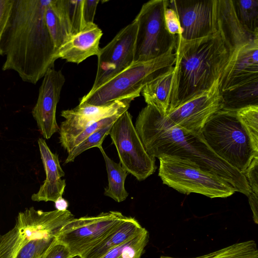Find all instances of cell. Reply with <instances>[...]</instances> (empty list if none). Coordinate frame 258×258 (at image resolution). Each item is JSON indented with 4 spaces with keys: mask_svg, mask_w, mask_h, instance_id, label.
I'll return each mask as SVG.
<instances>
[{
    "mask_svg": "<svg viewBox=\"0 0 258 258\" xmlns=\"http://www.w3.org/2000/svg\"><path fill=\"white\" fill-rule=\"evenodd\" d=\"M248 201L253 214V219L258 224V194L250 192L248 196Z\"/></svg>",
    "mask_w": 258,
    "mask_h": 258,
    "instance_id": "36",
    "label": "cell"
},
{
    "mask_svg": "<svg viewBox=\"0 0 258 258\" xmlns=\"http://www.w3.org/2000/svg\"><path fill=\"white\" fill-rule=\"evenodd\" d=\"M98 149L104 159L108 176V184L105 188L104 195L117 202H121L125 200L128 195L124 187L128 173L120 163L115 162L107 155L102 146Z\"/></svg>",
    "mask_w": 258,
    "mask_h": 258,
    "instance_id": "23",
    "label": "cell"
},
{
    "mask_svg": "<svg viewBox=\"0 0 258 258\" xmlns=\"http://www.w3.org/2000/svg\"><path fill=\"white\" fill-rule=\"evenodd\" d=\"M55 238H42L30 240L17 253L15 258H40Z\"/></svg>",
    "mask_w": 258,
    "mask_h": 258,
    "instance_id": "30",
    "label": "cell"
},
{
    "mask_svg": "<svg viewBox=\"0 0 258 258\" xmlns=\"http://www.w3.org/2000/svg\"><path fill=\"white\" fill-rule=\"evenodd\" d=\"M2 236L1 234H0V241H1V238H2Z\"/></svg>",
    "mask_w": 258,
    "mask_h": 258,
    "instance_id": "39",
    "label": "cell"
},
{
    "mask_svg": "<svg viewBox=\"0 0 258 258\" xmlns=\"http://www.w3.org/2000/svg\"><path fill=\"white\" fill-rule=\"evenodd\" d=\"M50 0H14L0 43L6 56L2 70L16 72L23 81L35 84L53 68L57 50L46 26Z\"/></svg>",
    "mask_w": 258,
    "mask_h": 258,
    "instance_id": "1",
    "label": "cell"
},
{
    "mask_svg": "<svg viewBox=\"0 0 258 258\" xmlns=\"http://www.w3.org/2000/svg\"><path fill=\"white\" fill-rule=\"evenodd\" d=\"M222 108L223 100L218 79L208 90L162 116L164 120L170 124L201 135L208 119Z\"/></svg>",
    "mask_w": 258,
    "mask_h": 258,
    "instance_id": "12",
    "label": "cell"
},
{
    "mask_svg": "<svg viewBox=\"0 0 258 258\" xmlns=\"http://www.w3.org/2000/svg\"><path fill=\"white\" fill-rule=\"evenodd\" d=\"M51 1L45 11V20L48 30L57 51L69 36L62 24L51 5Z\"/></svg>",
    "mask_w": 258,
    "mask_h": 258,
    "instance_id": "28",
    "label": "cell"
},
{
    "mask_svg": "<svg viewBox=\"0 0 258 258\" xmlns=\"http://www.w3.org/2000/svg\"><path fill=\"white\" fill-rule=\"evenodd\" d=\"M137 24L133 20L122 28L97 55V70L90 91L98 88L134 62Z\"/></svg>",
    "mask_w": 258,
    "mask_h": 258,
    "instance_id": "11",
    "label": "cell"
},
{
    "mask_svg": "<svg viewBox=\"0 0 258 258\" xmlns=\"http://www.w3.org/2000/svg\"><path fill=\"white\" fill-rule=\"evenodd\" d=\"M113 123L98 128L79 145L74 148L71 152L68 153L65 163L67 164L73 162L77 156L89 149L94 147L98 148L102 146L103 142L106 137L108 135Z\"/></svg>",
    "mask_w": 258,
    "mask_h": 258,
    "instance_id": "27",
    "label": "cell"
},
{
    "mask_svg": "<svg viewBox=\"0 0 258 258\" xmlns=\"http://www.w3.org/2000/svg\"><path fill=\"white\" fill-rule=\"evenodd\" d=\"M74 218L68 210L45 212L26 208L19 213L14 228L2 236L0 258H15L30 240L55 238L63 226Z\"/></svg>",
    "mask_w": 258,
    "mask_h": 258,
    "instance_id": "7",
    "label": "cell"
},
{
    "mask_svg": "<svg viewBox=\"0 0 258 258\" xmlns=\"http://www.w3.org/2000/svg\"><path fill=\"white\" fill-rule=\"evenodd\" d=\"M66 79L61 70L49 69L43 77L32 115L43 138L50 139L59 131L56 109Z\"/></svg>",
    "mask_w": 258,
    "mask_h": 258,
    "instance_id": "14",
    "label": "cell"
},
{
    "mask_svg": "<svg viewBox=\"0 0 258 258\" xmlns=\"http://www.w3.org/2000/svg\"><path fill=\"white\" fill-rule=\"evenodd\" d=\"M160 258H184L162 255ZM186 258H258L256 244L253 240L236 243L203 255Z\"/></svg>",
    "mask_w": 258,
    "mask_h": 258,
    "instance_id": "24",
    "label": "cell"
},
{
    "mask_svg": "<svg viewBox=\"0 0 258 258\" xmlns=\"http://www.w3.org/2000/svg\"><path fill=\"white\" fill-rule=\"evenodd\" d=\"M175 45L176 43L165 53L157 58L133 62L98 88L90 91L82 97L79 104L100 106L118 100L139 97L147 83L174 66Z\"/></svg>",
    "mask_w": 258,
    "mask_h": 258,
    "instance_id": "5",
    "label": "cell"
},
{
    "mask_svg": "<svg viewBox=\"0 0 258 258\" xmlns=\"http://www.w3.org/2000/svg\"><path fill=\"white\" fill-rule=\"evenodd\" d=\"M152 157H175L191 161L201 168L222 177L238 191L248 196L250 189L244 175L216 155L202 134L169 124L156 109L147 105L140 112L135 126Z\"/></svg>",
    "mask_w": 258,
    "mask_h": 258,
    "instance_id": "2",
    "label": "cell"
},
{
    "mask_svg": "<svg viewBox=\"0 0 258 258\" xmlns=\"http://www.w3.org/2000/svg\"><path fill=\"white\" fill-rule=\"evenodd\" d=\"M72 256L68 248L54 240L40 258H70Z\"/></svg>",
    "mask_w": 258,
    "mask_h": 258,
    "instance_id": "33",
    "label": "cell"
},
{
    "mask_svg": "<svg viewBox=\"0 0 258 258\" xmlns=\"http://www.w3.org/2000/svg\"><path fill=\"white\" fill-rule=\"evenodd\" d=\"M174 82V68L147 83L141 93L148 105L156 109L161 114L167 113Z\"/></svg>",
    "mask_w": 258,
    "mask_h": 258,
    "instance_id": "20",
    "label": "cell"
},
{
    "mask_svg": "<svg viewBox=\"0 0 258 258\" xmlns=\"http://www.w3.org/2000/svg\"><path fill=\"white\" fill-rule=\"evenodd\" d=\"M38 144L46 178L38 191L31 196V200L35 202H55L59 198L62 197L66 182L65 179L61 178L65 173L60 165L57 154L52 152L45 140L38 139Z\"/></svg>",
    "mask_w": 258,
    "mask_h": 258,
    "instance_id": "16",
    "label": "cell"
},
{
    "mask_svg": "<svg viewBox=\"0 0 258 258\" xmlns=\"http://www.w3.org/2000/svg\"><path fill=\"white\" fill-rule=\"evenodd\" d=\"M202 135L216 155L243 174L258 155L236 110L217 111L205 124Z\"/></svg>",
    "mask_w": 258,
    "mask_h": 258,
    "instance_id": "4",
    "label": "cell"
},
{
    "mask_svg": "<svg viewBox=\"0 0 258 258\" xmlns=\"http://www.w3.org/2000/svg\"><path fill=\"white\" fill-rule=\"evenodd\" d=\"M218 0H171L168 7L177 13L182 30L179 35L192 40L211 35L217 31Z\"/></svg>",
    "mask_w": 258,
    "mask_h": 258,
    "instance_id": "13",
    "label": "cell"
},
{
    "mask_svg": "<svg viewBox=\"0 0 258 258\" xmlns=\"http://www.w3.org/2000/svg\"><path fill=\"white\" fill-rule=\"evenodd\" d=\"M54 203L56 210L61 211H64L68 210V203L62 197L59 198Z\"/></svg>",
    "mask_w": 258,
    "mask_h": 258,
    "instance_id": "37",
    "label": "cell"
},
{
    "mask_svg": "<svg viewBox=\"0 0 258 258\" xmlns=\"http://www.w3.org/2000/svg\"><path fill=\"white\" fill-rule=\"evenodd\" d=\"M258 78V37L238 48L219 79L220 92Z\"/></svg>",
    "mask_w": 258,
    "mask_h": 258,
    "instance_id": "15",
    "label": "cell"
},
{
    "mask_svg": "<svg viewBox=\"0 0 258 258\" xmlns=\"http://www.w3.org/2000/svg\"><path fill=\"white\" fill-rule=\"evenodd\" d=\"M102 35L94 23L86 24L81 31L68 37L57 51V59L79 64L91 56H97Z\"/></svg>",
    "mask_w": 258,
    "mask_h": 258,
    "instance_id": "17",
    "label": "cell"
},
{
    "mask_svg": "<svg viewBox=\"0 0 258 258\" xmlns=\"http://www.w3.org/2000/svg\"><path fill=\"white\" fill-rule=\"evenodd\" d=\"M149 240L144 229L133 238L111 249L101 258H141Z\"/></svg>",
    "mask_w": 258,
    "mask_h": 258,
    "instance_id": "25",
    "label": "cell"
},
{
    "mask_svg": "<svg viewBox=\"0 0 258 258\" xmlns=\"http://www.w3.org/2000/svg\"><path fill=\"white\" fill-rule=\"evenodd\" d=\"M158 159V175L163 183L180 193H197L215 198H227L236 191L222 177L191 161L168 156Z\"/></svg>",
    "mask_w": 258,
    "mask_h": 258,
    "instance_id": "6",
    "label": "cell"
},
{
    "mask_svg": "<svg viewBox=\"0 0 258 258\" xmlns=\"http://www.w3.org/2000/svg\"><path fill=\"white\" fill-rule=\"evenodd\" d=\"M244 175L247 181L250 191L258 194V155L253 158Z\"/></svg>",
    "mask_w": 258,
    "mask_h": 258,
    "instance_id": "32",
    "label": "cell"
},
{
    "mask_svg": "<svg viewBox=\"0 0 258 258\" xmlns=\"http://www.w3.org/2000/svg\"><path fill=\"white\" fill-rule=\"evenodd\" d=\"M236 114L258 151V105L249 106L236 110Z\"/></svg>",
    "mask_w": 258,
    "mask_h": 258,
    "instance_id": "29",
    "label": "cell"
},
{
    "mask_svg": "<svg viewBox=\"0 0 258 258\" xmlns=\"http://www.w3.org/2000/svg\"><path fill=\"white\" fill-rule=\"evenodd\" d=\"M14 0H0V43L8 22ZM0 55H2L0 48Z\"/></svg>",
    "mask_w": 258,
    "mask_h": 258,
    "instance_id": "34",
    "label": "cell"
},
{
    "mask_svg": "<svg viewBox=\"0 0 258 258\" xmlns=\"http://www.w3.org/2000/svg\"><path fill=\"white\" fill-rule=\"evenodd\" d=\"M144 229L132 217H126L116 228L81 258H101L107 252L130 240Z\"/></svg>",
    "mask_w": 258,
    "mask_h": 258,
    "instance_id": "19",
    "label": "cell"
},
{
    "mask_svg": "<svg viewBox=\"0 0 258 258\" xmlns=\"http://www.w3.org/2000/svg\"><path fill=\"white\" fill-rule=\"evenodd\" d=\"M70 258H81V257L79 256H72Z\"/></svg>",
    "mask_w": 258,
    "mask_h": 258,
    "instance_id": "38",
    "label": "cell"
},
{
    "mask_svg": "<svg viewBox=\"0 0 258 258\" xmlns=\"http://www.w3.org/2000/svg\"><path fill=\"white\" fill-rule=\"evenodd\" d=\"M126 216L118 211L74 218L61 228L55 240L66 246L72 256H81L103 239Z\"/></svg>",
    "mask_w": 258,
    "mask_h": 258,
    "instance_id": "9",
    "label": "cell"
},
{
    "mask_svg": "<svg viewBox=\"0 0 258 258\" xmlns=\"http://www.w3.org/2000/svg\"><path fill=\"white\" fill-rule=\"evenodd\" d=\"M168 0H151L143 5L134 19L137 24L134 62L157 58L168 51L176 41L177 36L167 30L164 13Z\"/></svg>",
    "mask_w": 258,
    "mask_h": 258,
    "instance_id": "8",
    "label": "cell"
},
{
    "mask_svg": "<svg viewBox=\"0 0 258 258\" xmlns=\"http://www.w3.org/2000/svg\"><path fill=\"white\" fill-rule=\"evenodd\" d=\"M175 52L174 82L167 112L208 90L220 79L231 56L218 30L192 40L177 35Z\"/></svg>",
    "mask_w": 258,
    "mask_h": 258,
    "instance_id": "3",
    "label": "cell"
},
{
    "mask_svg": "<svg viewBox=\"0 0 258 258\" xmlns=\"http://www.w3.org/2000/svg\"><path fill=\"white\" fill-rule=\"evenodd\" d=\"M222 109L237 110L252 105H258V78L220 92Z\"/></svg>",
    "mask_w": 258,
    "mask_h": 258,
    "instance_id": "22",
    "label": "cell"
},
{
    "mask_svg": "<svg viewBox=\"0 0 258 258\" xmlns=\"http://www.w3.org/2000/svg\"><path fill=\"white\" fill-rule=\"evenodd\" d=\"M108 135L117 150L119 163L128 173L142 181L154 173L155 158L147 152L127 110L113 123Z\"/></svg>",
    "mask_w": 258,
    "mask_h": 258,
    "instance_id": "10",
    "label": "cell"
},
{
    "mask_svg": "<svg viewBox=\"0 0 258 258\" xmlns=\"http://www.w3.org/2000/svg\"><path fill=\"white\" fill-rule=\"evenodd\" d=\"M83 0H51V5L68 36L75 34L85 26L83 17Z\"/></svg>",
    "mask_w": 258,
    "mask_h": 258,
    "instance_id": "21",
    "label": "cell"
},
{
    "mask_svg": "<svg viewBox=\"0 0 258 258\" xmlns=\"http://www.w3.org/2000/svg\"><path fill=\"white\" fill-rule=\"evenodd\" d=\"M236 17L248 32L258 34V0H232Z\"/></svg>",
    "mask_w": 258,
    "mask_h": 258,
    "instance_id": "26",
    "label": "cell"
},
{
    "mask_svg": "<svg viewBox=\"0 0 258 258\" xmlns=\"http://www.w3.org/2000/svg\"><path fill=\"white\" fill-rule=\"evenodd\" d=\"M217 30L227 44L231 56L240 47L258 37V34L248 32L240 25L232 0H218Z\"/></svg>",
    "mask_w": 258,
    "mask_h": 258,
    "instance_id": "18",
    "label": "cell"
},
{
    "mask_svg": "<svg viewBox=\"0 0 258 258\" xmlns=\"http://www.w3.org/2000/svg\"><path fill=\"white\" fill-rule=\"evenodd\" d=\"M98 0H83V17L85 24L93 23Z\"/></svg>",
    "mask_w": 258,
    "mask_h": 258,
    "instance_id": "35",
    "label": "cell"
},
{
    "mask_svg": "<svg viewBox=\"0 0 258 258\" xmlns=\"http://www.w3.org/2000/svg\"><path fill=\"white\" fill-rule=\"evenodd\" d=\"M164 21L168 31L173 35H180L182 30L176 12L167 6L164 13Z\"/></svg>",
    "mask_w": 258,
    "mask_h": 258,
    "instance_id": "31",
    "label": "cell"
}]
</instances>
